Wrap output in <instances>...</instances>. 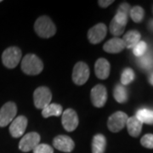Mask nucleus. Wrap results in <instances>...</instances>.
<instances>
[{"mask_svg":"<svg viewBox=\"0 0 153 153\" xmlns=\"http://www.w3.org/2000/svg\"><path fill=\"white\" fill-rule=\"evenodd\" d=\"M44 69L43 61L36 55L28 54L25 55L22 61V70L27 75H38Z\"/></svg>","mask_w":153,"mask_h":153,"instance_id":"nucleus-1","label":"nucleus"},{"mask_svg":"<svg viewBox=\"0 0 153 153\" xmlns=\"http://www.w3.org/2000/svg\"><path fill=\"white\" fill-rule=\"evenodd\" d=\"M34 30L40 38H49L56 33V27L51 19L48 16H41L34 24Z\"/></svg>","mask_w":153,"mask_h":153,"instance_id":"nucleus-2","label":"nucleus"},{"mask_svg":"<svg viewBox=\"0 0 153 153\" xmlns=\"http://www.w3.org/2000/svg\"><path fill=\"white\" fill-rule=\"evenodd\" d=\"M22 59V50L18 47H10L6 49L2 55L3 64L7 68H15L16 67Z\"/></svg>","mask_w":153,"mask_h":153,"instance_id":"nucleus-3","label":"nucleus"},{"mask_svg":"<svg viewBox=\"0 0 153 153\" xmlns=\"http://www.w3.org/2000/svg\"><path fill=\"white\" fill-rule=\"evenodd\" d=\"M52 100V94L49 89V88L38 87L35 89L33 93V100L36 108L38 109H44L47 105L50 104Z\"/></svg>","mask_w":153,"mask_h":153,"instance_id":"nucleus-4","label":"nucleus"},{"mask_svg":"<svg viewBox=\"0 0 153 153\" xmlns=\"http://www.w3.org/2000/svg\"><path fill=\"white\" fill-rule=\"evenodd\" d=\"M16 113V105L11 101L5 103L0 109V127L4 128L11 123L15 119Z\"/></svg>","mask_w":153,"mask_h":153,"instance_id":"nucleus-5","label":"nucleus"},{"mask_svg":"<svg viewBox=\"0 0 153 153\" xmlns=\"http://www.w3.org/2000/svg\"><path fill=\"white\" fill-rule=\"evenodd\" d=\"M128 119V115L123 111H117L110 116L107 121V127L112 133H117L126 126Z\"/></svg>","mask_w":153,"mask_h":153,"instance_id":"nucleus-6","label":"nucleus"},{"mask_svg":"<svg viewBox=\"0 0 153 153\" xmlns=\"http://www.w3.org/2000/svg\"><path fill=\"white\" fill-rule=\"evenodd\" d=\"M89 68L84 62H77L72 71V80L76 85H83L89 77Z\"/></svg>","mask_w":153,"mask_h":153,"instance_id":"nucleus-7","label":"nucleus"},{"mask_svg":"<svg viewBox=\"0 0 153 153\" xmlns=\"http://www.w3.org/2000/svg\"><path fill=\"white\" fill-rule=\"evenodd\" d=\"M40 135L36 132L28 133L26 135L22 137L21 141L19 143V149L23 152H28L30 151H33L40 142Z\"/></svg>","mask_w":153,"mask_h":153,"instance_id":"nucleus-8","label":"nucleus"},{"mask_svg":"<svg viewBox=\"0 0 153 153\" xmlns=\"http://www.w3.org/2000/svg\"><path fill=\"white\" fill-rule=\"evenodd\" d=\"M91 101L95 107H103L107 100V91L104 85H95L91 90L90 94Z\"/></svg>","mask_w":153,"mask_h":153,"instance_id":"nucleus-9","label":"nucleus"},{"mask_svg":"<svg viewBox=\"0 0 153 153\" xmlns=\"http://www.w3.org/2000/svg\"><path fill=\"white\" fill-rule=\"evenodd\" d=\"M61 123L66 131H74L78 126V117L76 111L72 109H66L63 111Z\"/></svg>","mask_w":153,"mask_h":153,"instance_id":"nucleus-10","label":"nucleus"},{"mask_svg":"<svg viewBox=\"0 0 153 153\" xmlns=\"http://www.w3.org/2000/svg\"><path fill=\"white\" fill-rule=\"evenodd\" d=\"M106 33H107L106 26L103 23H99L88 30V39L92 44H97L105 38Z\"/></svg>","mask_w":153,"mask_h":153,"instance_id":"nucleus-11","label":"nucleus"},{"mask_svg":"<svg viewBox=\"0 0 153 153\" xmlns=\"http://www.w3.org/2000/svg\"><path fill=\"white\" fill-rule=\"evenodd\" d=\"M27 126V118L25 116H19L11 122L10 133L14 138H20L26 131Z\"/></svg>","mask_w":153,"mask_h":153,"instance_id":"nucleus-12","label":"nucleus"},{"mask_svg":"<svg viewBox=\"0 0 153 153\" xmlns=\"http://www.w3.org/2000/svg\"><path fill=\"white\" fill-rule=\"evenodd\" d=\"M53 145L57 150L63 152H71L74 149L75 144L71 138L66 135H58L54 139Z\"/></svg>","mask_w":153,"mask_h":153,"instance_id":"nucleus-13","label":"nucleus"},{"mask_svg":"<svg viewBox=\"0 0 153 153\" xmlns=\"http://www.w3.org/2000/svg\"><path fill=\"white\" fill-rule=\"evenodd\" d=\"M111 65L109 61L104 58H100L96 60L94 65V72L100 79H106L110 75Z\"/></svg>","mask_w":153,"mask_h":153,"instance_id":"nucleus-14","label":"nucleus"},{"mask_svg":"<svg viewBox=\"0 0 153 153\" xmlns=\"http://www.w3.org/2000/svg\"><path fill=\"white\" fill-rule=\"evenodd\" d=\"M125 49V44L123 38H113L107 41L103 46V49L109 54H117Z\"/></svg>","mask_w":153,"mask_h":153,"instance_id":"nucleus-15","label":"nucleus"},{"mask_svg":"<svg viewBox=\"0 0 153 153\" xmlns=\"http://www.w3.org/2000/svg\"><path fill=\"white\" fill-rule=\"evenodd\" d=\"M143 123L137 118L135 116L128 117V119L127 121V128L129 135L132 137H138L142 130Z\"/></svg>","mask_w":153,"mask_h":153,"instance_id":"nucleus-16","label":"nucleus"},{"mask_svg":"<svg viewBox=\"0 0 153 153\" xmlns=\"http://www.w3.org/2000/svg\"><path fill=\"white\" fill-rule=\"evenodd\" d=\"M140 38H141V35L138 31L132 30V31L128 32L123 38L125 44V48L133 49L140 41Z\"/></svg>","mask_w":153,"mask_h":153,"instance_id":"nucleus-17","label":"nucleus"},{"mask_svg":"<svg viewBox=\"0 0 153 153\" xmlns=\"http://www.w3.org/2000/svg\"><path fill=\"white\" fill-rule=\"evenodd\" d=\"M106 146V140L105 137L98 134L94 135L92 140V153H104Z\"/></svg>","mask_w":153,"mask_h":153,"instance_id":"nucleus-18","label":"nucleus"},{"mask_svg":"<svg viewBox=\"0 0 153 153\" xmlns=\"http://www.w3.org/2000/svg\"><path fill=\"white\" fill-rule=\"evenodd\" d=\"M62 113H63L62 106L60 105L55 104V103L49 104L42 111V116L44 118H48L49 117H53V116L59 117L60 115H62Z\"/></svg>","mask_w":153,"mask_h":153,"instance_id":"nucleus-19","label":"nucleus"},{"mask_svg":"<svg viewBox=\"0 0 153 153\" xmlns=\"http://www.w3.org/2000/svg\"><path fill=\"white\" fill-rule=\"evenodd\" d=\"M113 96L118 103H124L128 100V90L122 84L116 85L113 90Z\"/></svg>","mask_w":153,"mask_h":153,"instance_id":"nucleus-20","label":"nucleus"},{"mask_svg":"<svg viewBox=\"0 0 153 153\" xmlns=\"http://www.w3.org/2000/svg\"><path fill=\"white\" fill-rule=\"evenodd\" d=\"M138 65L144 70H151L153 68V53L147 52L138 58Z\"/></svg>","mask_w":153,"mask_h":153,"instance_id":"nucleus-21","label":"nucleus"},{"mask_svg":"<svg viewBox=\"0 0 153 153\" xmlns=\"http://www.w3.org/2000/svg\"><path fill=\"white\" fill-rule=\"evenodd\" d=\"M135 117L142 123L153 124V111L152 110L146 109V108L140 109L136 112Z\"/></svg>","mask_w":153,"mask_h":153,"instance_id":"nucleus-22","label":"nucleus"},{"mask_svg":"<svg viewBox=\"0 0 153 153\" xmlns=\"http://www.w3.org/2000/svg\"><path fill=\"white\" fill-rule=\"evenodd\" d=\"M135 77L134 75V71L132 70L131 68H125L123 71L122 72V75H121V83L122 85L126 86V85H128L130 84L134 79Z\"/></svg>","mask_w":153,"mask_h":153,"instance_id":"nucleus-23","label":"nucleus"},{"mask_svg":"<svg viewBox=\"0 0 153 153\" xmlns=\"http://www.w3.org/2000/svg\"><path fill=\"white\" fill-rule=\"evenodd\" d=\"M144 15H145V11L141 8L140 6H134L133 7L130 12H129V16L131 17V19L136 23L142 22L143 18H144Z\"/></svg>","mask_w":153,"mask_h":153,"instance_id":"nucleus-24","label":"nucleus"},{"mask_svg":"<svg viewBox=\"0 0 153 153\" xmlns=\"http://www.w3.org/2000/svg\"><path fill=\"white\" fill-rule=\"evenodd\" d=\"M125 27H124V26H122L119 23H117L114 19H112V21L111 22V24H110L111 33L113 36H116V37H118V36H120V35H122L123 33H124Z\"/></svg>","mask_w":153,"mask_h":153,"instance_id":"nucleus-25","label":"nucleus"},{"mask_svg":"<svg viewBox=\"0 0 153 153\" xmlns=\"http://www.w3.org/2000/svg\"><path fill=\"white\" fill-rule=\"evenodd\" d=\"M147 51V44L144 41H140L138 44L133 48V53L136 57H141Z\"/></svg>","mask_w":153,"mask_h":153,"instance_id":"nucleus-26","label":"nucleus"},{"mask_svg":"<svg viewBox=\"0 0 153 153\" xmlns=\"http://www.w3.org/2000/svg\"><path fill=\"white\" fill-rule=\"evenodd\" d=\"M140 144L144 147L148 149H153V134H145L140 140Z\"/></svg>","mask_w":153,"mask_h":153,"instance_id":"nucleus-27","label":"nucleus"},{"mask_svg":"<svg viewBox=\"0 0 153 153\" xmlns=\"http://www.w3.org/2000/svg\"><path fill=\"white\" fill-rule=\"evenodd\" d=\"M33 153H54V149L47 144H39L33 149Z\"/></svg>","mask_w":153,"mask_h":153,"instance_id":"nucleus-28","label":"nucleus"},{"mask_svg":"<svg viewBox=\"0 0 153 153\" xmlns=\"http://www.w3.org/2000/svg\"><path fill=\"white\" fill-rule=\"evenodd\" d=\"M128 16H127L126 14L119 12V11H117V14H116V16L113 19L117 23H119L120 25L126 27V25L128 23Z\"/></svg>","mask_w":153,"mask_h":153,"instance_id":"nucleus-29","label":"nucleus"},{"mask_svg":"<svg viewBox=\"0 0 153 153\" xmlns=\"http://www.w3.org/2000/svg\"><path fill=\"white\" fill-rule=\"evenodd\" d=\"M130 10H131L130 5H129L128 3H123V4L119 6L117 11L122 12V13H124L127 16H128V15H129V12H130Z\"/></svg>","mask_w":153,"mask_h":153,"instance_id":"nucleus-30","label":"nucleus"},{"mask_svg":"<svg viewBox=\"0 0 153 153\" xmlns=\"http://www.w3.org/2000/svg\"><path fill=\"white\" fill-rule=\"evenodd\" d=\"M114 3V1L113 0H100L98 1V4L100 6V7H102V8H106V7H108L110 6L111 4H113Z\"/></svg>","mask_w":153,"mask_h":153,"instance_id":"nucleus-31","label":"nucleus"},{"mask_svg":"<svg viewBox=\"0 0 153 153\" xmlns=\"http://www.w3.org/2000/svg\"><path fill=\"white\" fill-rule=\"evenodd\" d=\"M149 82L153 86V71L150 73V76H149Z\"/></svg>","mask_w":153,"mask_h":153,"instance_id":"nucleus-32","label":"nucleus"},{"mask_svg":"<svg viewBox=\"0 0 153 153\" xmlns=\"http://www.w3.org/2000/svg\"><path fill=\"white\" fill-rule=\"evenodd\" d=\"M149 27L152 31H153V20H152L151 22H149Z\"/></svg>","mask_w":153,"mask_h":153,"instance_id":"nucleus-33","label":"nucleus"},{"mask_svg":"<svg viewBox=\"0 0 153 153\" xmlns=\"http://www.w3.org/2000/svg\"><path fill=\"white\" fill-rule=\"evenodd\" d=\"M1 2H2V0H0V3H1Z\"/></svg>","mask_w":153,"mask_h":153,"instance_id":"nucleus-34","label":"nucleus"}]
</instances>
